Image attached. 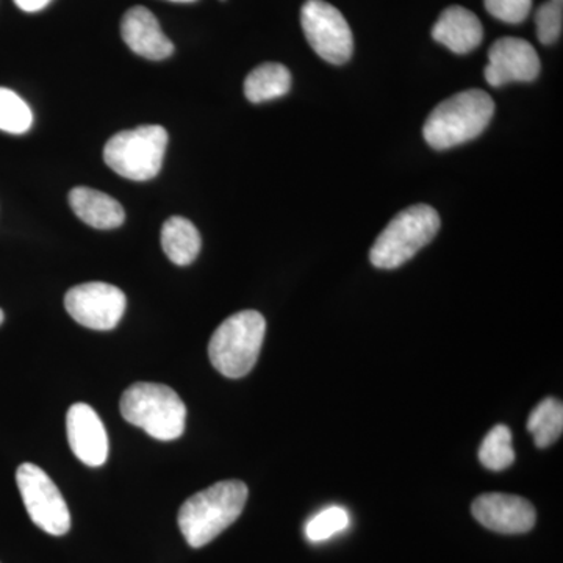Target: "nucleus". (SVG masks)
I'll use <instances>...</instances> for the list:
<instances>
[{"mask_svg": "<svg viewBox=\"0 0 563 563\" xmlns=\"http://www.w3.org/2000/svg\"><path fill=\"white\" fill-rule=\"evenodd\" d=\"M247 495V485L242 481H222L188 498L177 517L187 543L191 548H202L213 542L239 520Z\"/></svg>", "mask_w": 563, "mask_h": 563, "instance_id": "nucleus-1", "label": "nucleus"}, {"mask_svg": "<svg viewBox=\"0 0 563 563\" xmlns=\"http://www.w3.org/2000/svg\"><path fill=\"white\" fill-rule=\"evenodd\" d=\"M493 114L495 102L488 92H457L431 111L422 128V135L432 150H451L477 139L490 124Z\"/></svg>", "mask_w": 563, "mask_h": 563, "instance_id": "nucleus-2", "label": "nucleus"}, {"mask_svg": "<svg viewBox=\"0 0 563 563\" xmlns=\"http://www.w3.org/2000/svg\"><path fill=\"white\" fill-rule=\"evenodd\" d=\"M124 420L143 429L152 439H179L187 422V407L173 388L162 384H133L121 398Z\"/></svg>", "mask_w": 563, "mask_h": 563, "instance_id": "nucleus-3", "label": "nucleus"}, {"mask_svg": "<svg viewBox=\"0 0 563 563\" xmlns=\"http://www.w3.org/2000/svg\"><path fill=\"white\" fill-rule=\"evenodd\" d=\"M265 332L266 321L262 313L243 310L232 314L211 335V365L229 379L246 376L261 355Z\"/></svg>", "mask_w": 563, "mask_h": 563, "instance_id": "nucleus-4", "label": "nucleus"}, {"mask_svg": "<svg viewBox=\"0 0 563 563\" xmlns=\"http://www.w3.org/2000/svg\"><path fill=\"white\" fill-rule=\"evenodd\" d=\"M440 225L439 213L426 203L399 211L377 236L369 261L379 269L399 268L435 239Z\"/></svg>", "mask_w": 563, "mask_h": 563, "instance_id": "nucleus-5", "label": "nucleus"}, {"mask_svg": "<svg viewBox=\"0 0 563 563\" xmlns=\"http://www.w3.org/2000/svg\"><path fill=\"white\" fill-rule=\"evenodd\" d=\"M166 146L168 132L162 125H141L111 136L103 150V161L125 179L151 180L161 173Z\"/></svg>", "mask_w": 563, "mask_h": 563, "instance_id": "nucleus-6", "label": "nucleus"}, {"mask_svg": "<svg viewBox=\"0 0 563 563\" xmlns=\"http://www.w3.org/2000/svg\"><path fill=\"white\" fill-rule=\"evenodd\" d=\"M16 483L33 523L55 537L69 532L68 504L44 470L33 463H22L16 472Z\"/></svg>", "mask_w": 563, "mask_h": 563, "instance_id": "nucleus-7", "label": "nucleus"}, {"mask_svg": "<svg viewBox=\"0 0 563 563\" xmlns=\"http://www.w3.org/2000/svg\"><path fill=\"white\" fill-rule=\"evenodd\" d=\"M303 35L312 49L332 65H344L354 54V36L339 9L324 0H307L301 11Z\"/></svg>", "mask_w": 563, "mask_h": 563, "instance_id": "nucleus-8", "label": "nucleus"}, {"mask_svg": "<svg viewBox=\"0 0 563 563\" xmlns=\"http://www.w3.org/2000/svg\"><path fill=\"white\" fill-rule=\"evenodd\" d=\"M128 299L114 285L103 282L77 285L65 296L70 317L92 331H111L125 312Z\"/></svg>", "mask_w": 563, "mask_h": 563, "instance_id": "nucleus-9", "label": "nucleus"}, {"mask_svg": "<svg viewBox=\"0 0 563 563\" xmlns=\"http://www.w3.org/2000/svg\"><path fill=\"white\" fill-rule=\"evenodd\" d=\"M540 69L539 54L531 43L506 36L492 44L484 76L492 87H503L512 81H533L539 77Z\"/></svg>", "mask_w": 563, "mask_h": 563, "instance_id": "nucleus-10", "label": "nucleus"}, {"mask_svg": "<svg viewBox=\"0 0 563 563\" xmlns=\"http://www.w3.org/2000/svg\"><path fill=\"white\" fill-rule=\"evenodd\" d=\"M473 517L493 532L526 533L536 526V509L528 499L506 493H487L474 499Z\"/></svg>", "mask_w": 563, "mask_h": 563, "instance_id": "nucleus-11", "label": "nucleus"}, {"mask_svg": "<svg viewBox=\"0 0 563 563\" xmlns=\"http://www.w3.org/2000/svg\"><path fill=\"white\" fill-rule=\"evenodd\" d=\"M74 455L88 466H101L109 457V437L99 415L88 404H74L66 417Z\"/></svg>", "mask_w": 563, "mask_h": 563, "instance_id": "nucleus-12", "label": "nucleus"}, {"mask_svg": "<svg viewBox=\"0 0 563 563\" xmlns=\"http://www.w3.org/2000/svg\"><path fill=\"white\" fill-rule=\"evenodd\" d=\"M121 35L129 49L147 60H165L173 55L172 40L163 33L157 18L144 7L128 10L121 21Z\"/></svg>", "mask_w": 563, "mask_h": 563, "instance_id": "nucleus-13", "label": "nucleus"}, {"mask_svg": "<svg viewBox=\"0 0 563 563\" xmlns=\"http://www.w3.org/2000/svg\"><path fill=\"white\" fill-rule=\"evenodd\" d=\"M432 38L459 55L470 54L484 40V27L473 11L461 5L448 7L432 29Z\"/></svg>", "mask_w": 563, "mask_h": 563, "instance_id": "nucleus-14", "label": "nucleus"}, {"mask_svg": "<svg viewBox=\"0 0 563 563\" xmlns=\"http://www.w3.org/2000/svg\"><path fill=\"white\" fill-rule=\"evenodd\" d=\"M69 206L85 224L101 231L120 228L125 220L124 209L117 199L92 188L77 187L70 190Z\"/></svg>", "mask_w": 563, "mask_h": 563, "instance_id": "nucleus-15", "label": "nucleus"}, {"mask_svg": "<svg viewBox=\"0 0 563 563\" xmlns=\"http://www.w3.org/2000/svg\"><path fill=\"white\" fill-rule=\"evenodd\" d=\"M162 246L174 265L187 266L196 261L202 240L198 229L187 218L173 217L163 224Z\"/></svg>", "mask_w": 563, "mask_h": 563, "instance_id": "nucleus-16", "label": "nucleus"}, {"mask_svg": "<svg viewBox=\"0 0 563 563\" xmlns=\"http://www.w3.org/2000/svg\"><path fill=\"white\" fill-rule=\"evenodd\" d=\"M291 88V74L280 63H263L244 80V96L252 103L273 101L287 95Z\"/></svg>", "mask_w": 563, "mask_h": 563, "instance_id": "nucleus-17", "label": "nucleus"}, {"mask_svg": "<svg viewBox=\"0 0 563 563\" xmlns=\"http://www.w3.org/2000/svg\"><path fill=\"white\" fill-rule=\"evenodd\" d=\"M528 431L540 450L551 446L563 432V406L559 399L547 398L537 404L529 415Z\"/></svg>", "mask_w": 563, "mask_h": 563, "instance_id": "nucleus-18", "label": "nucleus"}, {"mask_svg": "<svg viewBox=\"0 0 563 563\" xmlns=\"http://www.w3.org/2000/svg\"><path fill=\"white\" fill-rule=\"evenodd\" d=\"M479 461L490 472H503L515 462L512 432L507 426L498 424L485 435L479 450Z\"/></svg>", "mask_w": 563, "mask_h": 563, "instance_id": "nucleus-19", "label": "nucleus"}, {"mask_svg": "<svg viewBox=\"0 0 563 563\" xmlns=\"http://www.w3.org/2000/svg\"><path fill=\"white\" fill-rule=\"evenodd\" d=\"M33 117L16 92L0 87V131L21 135L32 128Z\"/></svg>", "mask_w": 563, "mask_h": 563, "instance_id": "nucleus-20", "label": "nucleus"}, {"mask_svg": "<svg viewBox=\"0 0 563 563\" xmlns=\"http://www.w3.org/2000/svg\"><path fill=\"white\" fill-rule=\"evenodd\" d=\"M347 526H350V515L346 510L343 507L332 506L314 515L306 526V536L310 542H324L335 533L344 531Z\"/></svg>", "mask_w": 563, "mask_h": 563, "instance_id": "nucleus-21", "label": "nucleus"}, {"mask_svg": "<svg viewBox=\"0 0 563 563\" xmlns=\"http://www.w3.org/2000/svg\"><path fill=\"white\" fill-rule=\"evenodd\" d=\"M537 36L544 46L561 38L563 27V7L561 3L544 2L536 13Z\"/></svg>", "mask_w": 563, "mask_h": 563, "instance_id": "nucleus-22", "label": "nucleus"}, {"mask_svg": "<svg viewBox=\"0 0 563 563\" xmlns=\"http://www.w3.org/2000/svg\"><path fill=\"white\" fill-rule=\"evenodd\" d=\"M484 3L493 18L507 24H521L532 9V0H484Z\"/></svg>", "mask_w": 563, "mask_h": 563, "instance_id": "nucleus-23", "label": "nucleus"}, {"mask_svg": "<svg viewBox=\"0 0 563 563\" xmlns=\"http://www.w3.org/2000/svg\"><path fill=\"white\" fill-rule=\"evenodd\" d=\"M49 2L51 0H14V3H16L22 11H29V13L43 10Z\"/></svg>", "mask_w": 563, "mask_h": 563, "instance_id": "nucleus-24", "label": "nucleus"}, {"mask_svg": "<svg viewBox=\"0 0 563 563\" xmlns=\"http://www.w3.org/2000/svg\"><path fill=\"white\" fill-rule=\"evenodd\" d=\"M172 2L190 3L195 2V0H172Z\"/></svg>", "mask_w": 563, "mask_h": 563, "instance_id": "nucleus-25", "label": "nucleus"}, {"mask_svg": "<svg viewBox=\"0 0 563 563\" xmlns=\"http://www.w3.org/2000/svg\"><path fill=\"white\" fill-rule=\"evenodd\" d=\"M3 322V312H2V309H0V324H2Z\"/></svg>", "mask_w": 563, "mask_h": 563, "instance_id": "nucleus-26", "label": "nucleus"}, {"mask_svg": "<svg viewBox=\"0 0 563 563\" xmlns=\"http://www.w3.org/2000/svg\"><path fill=\"white\" fill-rule=\"evenodd\" d=\"M550 2H554V3H561V5H562V3H563V0H550Z\"/></svg>", "mask_w": 563, "mask_h": 563, "instance_id": "nucleus-27", "label": "nucleus"}]
</instances>
